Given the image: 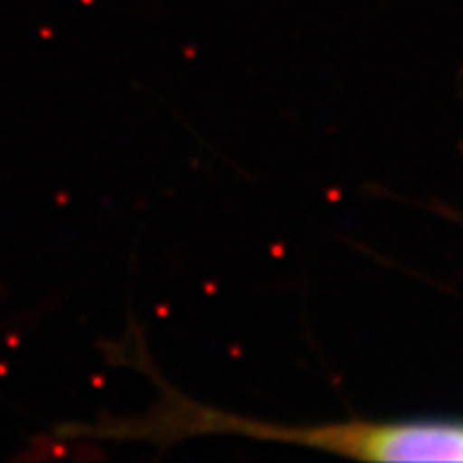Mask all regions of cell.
<instances>
[{"mask_svg":"<svg viewBox=\"0 0 463 463\" xmlns=\"http://www.w3.org/2000/svg\"><path fill=\"white\" fill-rule=\"evenodd\" d=\"M215 433L292 444L363 461H463V422L425 419L279 425L219 412L167 386L159 403L142 419L120 420L106 430L108 438L150 439L159 444Z\"/></svg>","mask_w":463,"mask_h":463,"instance_id":"obj_1","label":"cell"}]
</instances>
